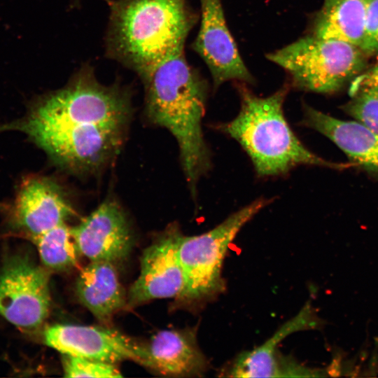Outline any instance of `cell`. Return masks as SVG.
Masks as SVG:
<instances>
[{"instance_id": "cell-22", "label": "cell", "mask_w": 378, "mask_h": 378, "mask_svg": "<svg viewBox=\"0 0 378 378\" xmlns=\"http://www.w3.org/2000/svg\"><path fill=\"white\" fill-rule=\"evenodd\" d=\"M349 92L352 97L368 95L378 98V63L354 78Z\"/></svg>"}, {"instance_id": "cell-18", "label": "cell", "mask_w": 378, "mask_h": 378, "mask_svg": "<svg viewBox=\"0 0 378 378\" xmlns=\"http://www.w3.org/2000/svg\"><path fill=\"white\" fill-rule=\"evenodd\" d=\"M32 241L47 269L64 272L78 266L80 253L66 223L33 238Z\"/></svg>"}, {"instance_id": "cell-13", "label": "cell", "mask_w": 378, "mask_h": 378, "mask_svg": "<svg viewBox=\"0 0 378 378\" xmlns=\"http://www.w3.org/2000/svg\"><path fill=\"white\" fill-rule=\"evenodd\" d=\"M202 19L193 49L208 66L214 87L229 80L253 83L226 25L220 0H200Z\"/></svg>"}, {"instance_id": "cell-12", "label": "cell", "mask_w": 378, "mask_h": 378, "mask_svg": "<svg viewBox=\"0 0 378 378\" xmlns=\"http://www.w3.org/2000/svg\"><path fill=\"white\" fill-rule=\"evenodd\" d=\"M75 214L64 188L51 178L31 176L20 184L13 206L16 225L31 239Z\"/></svg>"}, {"instance_id": "cell-16", "label": "cell", "mask_w": 378, "mask_h": 378, "mask_svg": "<svg viewBox=\"0 0 378 378\" xmlns=\"http://www.w3.org/2000/svg\"><path fill=\"white\" fill-rule=\"evenodd\" d=\"M76 293L80 303L102 323L127 305V298L114 263L94 260L83 267L76 281Z\"/></svg>"}, {"instance_id": "cell-21", "label": "cell", "mask_w": 378, "mask_h": 378, "mask_svg": "<svg viewBox=\"0 0 378 378\" xmlns=\"http://www.w3.org/2000/svg\"><path fill=\"white\" fill-rule=\"evenodd\" d=\"M365 29L362 47L367 55L378 56V0H364Z\"/></svg>"}, {"instance_id": "cell-10", "label": "cell", "mask_w": 378, "mask_h": 378, "mask_svg": "<svg viewBox=\"0 0 378 378\" xmlns=\"http://www.w3.org/2000/svg\"><path fill=\"white\" fill-rule=\"evenodd\" d=\"M321 321L309 302L284 323L265 343L243 352L226 371L232 377H321L317 370L304 367L288 357L279 354L278 345L292 333L316 328Z\"/></svg>"}, {"instance_id": "cell-5", "label": "cell", "mask_w": 378, "mask_h": 378, "mask_svg": "<svg viewBox=\"0 0 378 378\" xmlns=\"http://www.w3.org/2000/svg\"><path fill=\"white\" fill-rule=\"evenodd\" d=\"M272 201L257 199L208 232L199 235H181L178 255L184 285L176 298L181 305L197 309L224 291L222 267L230 244L242 227Z\"/></svg>"}, {"instance_id": "cell-3", "label": "cell", "mask_w": 378, "mask_h": 378, "mask_svg": "<svg viewBox=\"0 0 378 378\" xmlns=\"http://www.w3.org/2000/svg\"><path fill=\"white\" fill-rule=\"evenodd\" d=\"M192 22L183 0H116L111 5L106 53L144 80L183 52Z\"/></svg>"}, {"instance_id": "cell-4", "label": "cell", "mask_w": 378, "mask_h": 378, "mask_svg": "<svg viewBox=\"0 0 378 378\" xmlns=\"http://www.w3.org/2000/svg\"><path fill=\"white\" fill-rule=\"evenodd\" d=\"M238 90V114L218 127L241 145L258 176H282L299 165L334 166L308 150L290 127L283 108L287 87L266 97L243 85Z\"/></svg>"}, {"instance_id": "cell-20", "label": "cell", "mask_w": 378, "mask_h": 378, "mask_svg": "<svg viewBox=\"0 0 378 378\" xmlns=\"http://www.w3.org/2000/svg\"><path fill=\"white\" fill-rule=\"evenodd\" d=\"M353 99L345 106L346 112L378 134V98L359 95Z\"/></svg>"}, {"instance_id": "cell-7", "label": "cell", "mask_w": 378, "mask_h": 378, "mask_svg": "<svg viewBox=\"0 0 378 378\" xmlns=\"http://www.w3.org/2000/svg\"><path fill=\"white\" fill-rule=\"evenodd\" d=\"M51 304L48 271L25 255L6 260L0 268V316L19 329H38Z\"/></svg>"}, {"instance_id": "cell-2", "label": "cell", "mask_w": 378, "mask_h": 378, "mask_svg": "<svg viewBox=\"0 0 378 378\" xmlns=\"http://www.w3.org/2000/svg\"><path fill=\"white\" fill-rule=\"evenodd\" d=\"M142 80L146 113L176 139L183 171L195 197L197 183L212 165L202 124L206 87L188 64L183 52L160 64Z\"/></svg>"}, {"instance_id": "cell-14", "label": "cell", "mask_w": 378, "mask_h": 378, "mask_svg": "<svg viewBox=\"0 0 378 378\" xmlns=\"http://www.w3.org/2000/svg\"><path fill=\"white\" fill-rule=\"evenodd\" d=\"M145 346L148 368L164 376L200 377L209 368L197 343L196 328L160 330Z\"/></svg>"}, {"instance_id": "cell-15", "label": "cell", "mask_w": 378, "mask_h": 378, "mask_svg": "<svg viewBox=\"0 0 378 378\" xmlns=\"http://www.w3.org/2000/svg\"><path fill=\"white\" fill-rule=\"evenodd\" d=\"M302 122L330 139L356 164L378 173V134L361 122L337 119L307 106Z\"/></svg>"}, {"instance_id": "cell-19", "label": "cell", "mask_w": 378, "mask_h": 378, "mask_svg": "<svg viewBox=\"0 0 378 378\" xmlns=\"http://www.w3.org/2000/svg\"><path fill=\"white\" fill-rule=\"evenodd\" d=\"M62 367L66 377H122L115 364L62 354Z\"/></svg>"}, {"instance_id": "cell-11", "label": "cell", "mask_w": 378, "mask_h": 378, "mask_svg": "<svg viewBox=\"0 0 378 378\" xmlns=\"http://www.w3.org/2000/svg\"><path fill=\"white\" fill-rule=\"evenodd\" d=\"M71 233L80 255L90 261L115 264L130 253L133 237L124 209L113 198H107L78 224Z\"/></svg>"}, {"instance_id": "cell-1", "label": "cell", "mask_w": 378, "mask_h": 378, "mask_svg": "<svg viewBox=\"0 0 378 378\" xmlns=\"http://www.w3.org/2000/svg\"><path fill=\"white\" fill-rule=\"evenodd\" d=\"M131 115L126 88L101 83L85 65L64 87L39 99L23 119L1 130L23 132L60 167L86 175L115 159Z\"/></svg>"}, {"instance_id": "cell-17", "label": "cell", "mask_w": 378, "mask_h": 378, "mask_svg": "<svg viewBox=\"0 0 378 378\" xmlns=\"http://www.w3.org/2000/svg\"><path fill=\"white\" fill-rule=\"evenodd\" d=\"M365 11L364 0H323L313 34L345 42L362 50Z\"/></svg>"}, {"instance_id": "cell-6", "label": "cell", "mask_w": 378, "mask_h": 378, "mask_svg": "<svg viewBox=\"0 0 378 378\" xmlns=\"http://www.w3.org/2000/svg\"><path fill=\"white\" fill-rule=\"evenodd\" d=\"M366 56L351 44L313 34L267 55L290 74L296 87L321 93L332 92L358 75Z\"/></svg>"}, {"instance_id": "cell-9", "label": "cell", "mask_w": 378, "mask_h": 378, "mask_svg": "<svg viewBox=\"0 0 378 378\" xmlns=\"http://www.w3.org/2000/svg\"><path fill=\"white\" fill-rule=\"evenodd\" d=\"M182 234L176 225H172L144 251L139 274L127 298V306L179 295L184 285L178 255Z\"/></svg>"}, {"instance_id": "cell-8", "label": "cell", "mask_w": 378, "mask_h": 378, "mask_svg": "<svg viewBox=\"0 0 378 378\" xmlns=\"http://www.w3.org/2000/svg\"><path fill=\"white\" fill-rule=\"evenodd\" d=\"M45 344L62 354L115 364L132 360L148 368V353L127 336L104 327L68 323L47 326Z\"/></svg>"}]
</instances>
